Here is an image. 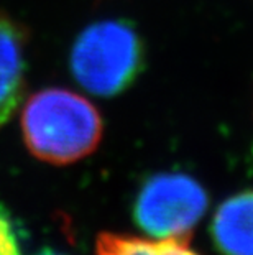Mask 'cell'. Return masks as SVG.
Instances as JSON below:
<instances>
[{
    "label": "cell",
    "instance_id": "cell-1",
    "mask_svg": "<svg viewBox=\"0 0 253 255\" xmlns=\"http://www.w3.org/2000/svg\"><path fill=\"white\" fill-rule=\"evenodd\" d=\"M20 124L30 153L56 166L94 153L104 133L97 107L78 92L61 88L31 94L21 109Z\"/></svg>",
    "mask_w": 253,
    "mask_h": 255
},
{
    "label": "cell",
    "instance_id": "cell-2",
    "mask_svg": "<svg viewBox=\"0 0 253 255\" xmlns=\"http://www.w3.org/2000/svg\"><path fill=\"white\" fill-rule=\"evenodd\" d=\"M145 64L142 36L125 20H102L81 31L69 55L73 78L99 97H114L135 83Z\"/></svg>",
    "mask_w": 253,
    "mask_h": 255
},
{
    "label": "cell",
    "instance_id": "cell-3",
    "mask_svg": "<svg viewBox=\"0 0 253 255\" xmlns=\"http://www.w3.org/2000/svg\"><path fill=\"white\" fill-rule=\"evenodd\" d=\"M202 184L184 173H158L143 183L133 203V219L155 239L189 241L207 209Z\"/></svg>",
    "mask_w": 253,
    "mask_h": 255
},
{
    "label": "cell",
    "instance_id": "cell-4",
    "mask_svg": "<svg viewBox=\"0 0 253 255\" xmlns=\"http://www.w3.org/2000/svg\"><path fill=\"white\" fill-rule=\"evenodd\" d=\"M25 26L0 10V127H3L23 102L26 88Z\"/></svg>",
    "mask_w": 253,
    "mask_h": 255
},
{
    "label": "cell",
    "instance_id": "cell-5",
    "mask_svg": "<svg viewBox=\"0 0 253 255\" xmlns=\"http://www.w3.org/2000/svg\"><path fill=\"white\" fill-rule=\"evenodd\" d=\"M211 236L222 255H253V189L237 193L219 206Z\"/></svg>",
    "mask_w": 253,
    "mask_h": 255
},
{
    "label": "cell",
    "instance_id": "cell-6",
    "mask_svg": "<svg viewBox=\"0 0 253 255\" xmlns=\"http://www.w3.org/2000/svg\"><path fill=\"white\" fill-rule=\"evenodd\" d=\"M95 255H199L189 241L155 239L100 232L95 239Z\"/></svg>",
    "mask_w": 253,
    "mask_h": 255
},
{
    "label": "cell",
    "instance_id": "cell-7",
    "mask_svg": "<svg viewBox=\"0 0 253 255\" xmlns=\"http://www.w3.org/2000/svg\"><path fill=\"white\" fill-rule=\"evenodd\" d=\"M0 255H21L13 222L2 206H0Z\"/></svg>",
    "mask_w": 253,
    "mask_h": 255
},
{
    "label": "cell",
    "instance_id": "cell-8",
    "mask_svg": "<svg viewBox=\"0 0 253 255\" xmlns=\"http://www.w3.org/2000/svg\"><path fill=\"white\" fill-rule=\"evenodd\" d=\"M36 255H63V254H58V252H55V251H50V249H45V251L38 252Z\"/></svg>",
    "mask_w": 253,
    "mask_h": 255
}]
</instances>
